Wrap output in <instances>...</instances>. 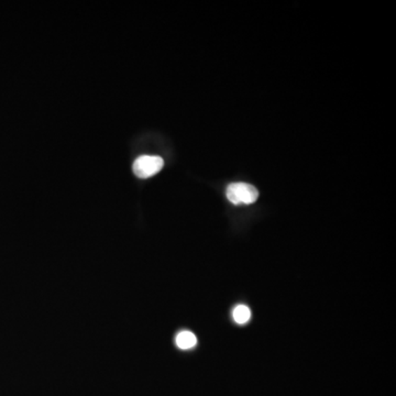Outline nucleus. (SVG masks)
I'll return each instance as SVG.
<instances>
[{"mask_svg":"<svg viewBox=\"0 0 396 396\" xmlns=\"http://www.w3.org/2000/svg\"><path fill=\"white\" fill-rule=\"evenodd\" d=\"M226 196L233 205H251L258 200V189L253 185L238 182L227 187Z\"/></svg>","mask_w":396,"mask_h":396,"instance_id":"obj_1","label":"nucleus"},{"mask_svg":"<svg viewBox=\"0 0 396 396\" xmlns=\"http://www.w3.org/2000/svg\"><path fill=\"white\" fill-rule=\"evenodd\" d=\"M163 166V158L160 156H142L133 162L132 171L139 179H149L161 171Z\"/></svg>","mask_w":396,"mask_h":396,"instance_id":"obj_2","label":"nucleus"},{"mask_svg":"<svg viewBox=\"0 0 396 396\" xmlns=\"http://www.w3.org/2000/svg\"><path fill=\"white\" fill-rule=\"evenodd\" d=\"M233 318L237 324H247L251 320V310L245 305H238L233 310Z\"/></svg>","mask_w":396,"mask_h":396,"instance_id":"obj_4","label":"nucleus"},{"mask_svg":"<svg viewBox=\"0 0 396 396\" xmlns=\"http://www.w3.org/2000/svg\"><path fill=\"white\" fill-rule=\"evenodd\" d=\"M175 343L181 350H189L197 345V338L192 332L183 330V332H179L175 337Z\"/></svg>","mask_w":396,"mask_h":396,"instance_id":"obj_3","label":"nucleus"}]
</instances>
